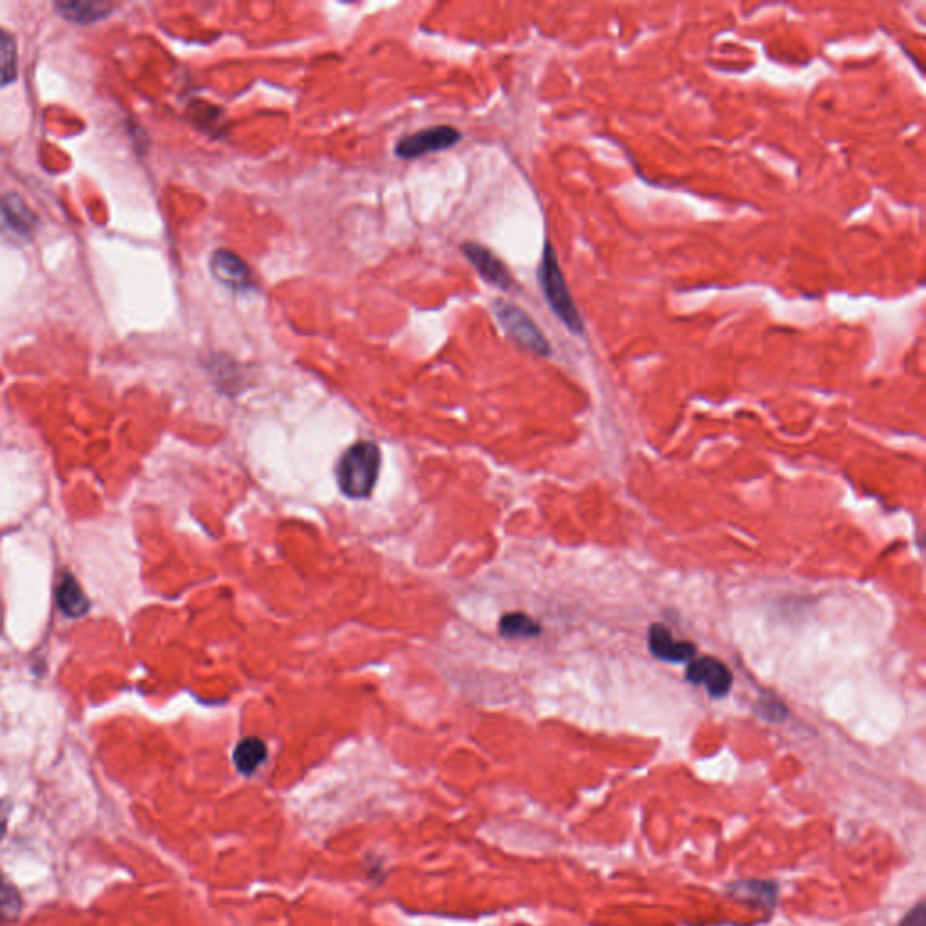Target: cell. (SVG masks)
Returning a JSON list of instances; mask_svg holds the SVG:
<instances>
[{
  "instance_id": "cell-1",
  "label": "cell",
  "mask_w": 926,
  "mask_h": 926,
  "mask_svg": "<svg viewBox=\"0 0 926 926\" xmlns=\"http://www.w3.org/2000/svg\"><path fill=\"white\" fill-rule=\"evenodd\" d=\"M380 449L373 442H357L342 454L337 467L341 491L351 500L368 498L380 473Z\"/></svg>"
},
{
  "instance_id": "cell-2",
  "label": "cell",
  "mask_w": 926,
  "mask_h": 926,
  "mask_svg": "<svg viewBox=\"0 0 926 926\" xmlns=\"http://www.w3.org/2000/svg\"><path fill=\"white\" fill-rule=\"evenodd\" d=\"M539 283H541V288H543V293H545V297L549 301L552 312L558 315L559 321L563 322L568 330L581 333L583 331L581 315L577 312L574 299L568 292L565 275L559 268L558 257H556V252H554V248L550 243L545 246L543 259H541V265H539Z\"/></svg>"
},
{
  "instance_id": "cell-3",
  "label": "cell",
  "mask_w": 926,
  "mask_h": 926,
  "mask_svg": "<svg viewBox=\"0 0 926 926\" xmlns=\"http://www.w3.org/2000/svg\"><path fill=\"white\" fill-rule=\"evenodd\" d=\"M494 312L500 321L501 328L511 337L512 341L520 344L521 348L532 351L541 357H547L550 353V344L545 335L541 333L538 326L530 319L527 313L523 312L514 304L505 303V301H496L494 303Z\"/></svg>"
},
{
  "instance_id": "cell-4",
  "label": "cell",
  "mask_w": 926,
  "mask_h": 926,
  "mask_svg": "<svg viewBox=\"0 0 926 926\" xmlns=\"http://www.w3.org/2000/svg\"><path fill=\"white\" fill-rule=\"evenodd\" d=\"M462 134L458 129L449 127V125H438V127H429L422 129L415 134H409L397 143V156L404 160H416L420 156H426L431 152L445 151L451 149L453 145L460 142Z\"/></svg>"
},
{
  "instance_id": "cell-5",
  "label": "cell",
  "mask_w": 926,
  "mask_h": 926,
  "mask_svg": "<svg viewBox=\"0 0 926 926\" xmlns=\"http://www.w3.org/2000/svg\"><path fill=\"white\" fill-rule=\"evenodd\" d=\"M214 279L232 290H245L252 286V272L241 257L230 250H216L210 259Z\"/></svg>"
},
{
  "instance_id": "cell-6",
  "label": "cell",
  "mask_w": 926,
  "mask_h": 926,
  "mask_svg": "<svg viewBox=\"0 0 926 926\" xmlns=\"http://www.w3.org/2000/svg\"><path fill=\"white\" fill-rule=\"evenodd\" d=\"M688 681L693 684H704L713 697L728 695L733 684V675L724 662L713 657H702L691 662L688 668Z\"/></svg>"
},
{
  "instance_id": "cell-7",
  "label": "cell",
  "mask_w": 926,
  "mask_h": 926,
  "mask_svg": "<svg viewBox=\"0 0 926 926\" xmlns=\"http://www.w3.org/2000/svg\"><path fill=\"white\" fill-rule=\"evenodd\" d=\"M462 250L465 257L471 261V265L480 272L487 283L496 284L500 288L511 286L512 279L507 266L503 265L491 250L476 245V243H465Z\"/></svg>"
},
{
  "instance_id": "cell-8",
  "label": "cell",
  "mask_w": 926,
  "mask_h": 926,
  "mask_svg": "<svg viewBox=\"0 0 926 926\" xmlns=\"http://www.w3.org/2000/svg\"><path fill=\"white\" fill-rule=\"evenodd\" d=\"M650 652L662 661L681 662L688 661L695 655V646L691 643L675 641L670 630L662 624H653L648 632Z\"/></svg>"
},
{
  "instance_id": "cell-9",
  "label": "cell",
  "mask_w": 926,
  "mask_h": 926,
  "mask_svg": "<svg viewBox=\"0 0 926 926\" xmlns=\"http://www.w3.org/2000/svg\"><path fill=\"white\" fill-rule=\"evenodd\" d=\"M57 605L67 617H82L89 610V601L75 577L62 574L57 586Z\"/></svg>"
},
{
  "instance_id": "cell-10",
  "label": "cell",
  "mask_w": 926,
  "mask_h": 926,
  "mask_svg": "<svg viewBox=\"0 0 926 926\" xmlns=\"http://www.w3.org/2000/svg\"><path fill=\"white\" fill-rule=\"evenodd\" d=\"M0 223L10 228L13 234L28 236L33 230L35 219L31 216L28 207L17 196L0 201Z\"/></svg>"
},
{
  "instance_id": "cell-11",
  "label": "cell",
  "mask_w": 926,
  "mask_h": 926,
  "mask_svg": "<svg viewBox=\"0 0 926 926\" xmlns=\"http://www.w3.org/2000/svg\"><path fill=\"white\" fill-rule=\"evenodd\" d=\"M266 755H268V749H266L265 742L261 738L248 737L237 744L236 751H234V764L239 773L252 775L263 766Z\"/></svg>"
},
{
  "instance_id": "cell-12",
  "label": "cell",
  "mask_w": 926,
  "mask_h": 926,
  "mask_svg": "<svg viewBox=\"0 0 926 926\" xmlns=\"http://www.w3.org/2000/svg\"><path fill=\"white\" fill-rule=\"evenodd\" d=\"M735 898L746 899L756 905L773 907L776 901V887L766 881H738L729 890Z\"/></svg>"
},
{
  "instance_id": "cell-13",
  "label": "cell",
  "mask_w": 926,
  "mask_h": 926,
  "mask_svg": "<svg viewBox=\"0 0 926 926\" xmlns=\"http://www.w3.org/2000/svg\"><path fill=\"white\" fill-rule=\"evenodd\" d=\"M57 10L67 20H73L78 24H93L96 20L107 17L111 8L100 2H60L57 4Z\"/></svg>"
},
{
  "instance_id": "cell-14",
  "label": "cell",
  "mask_w": 926,
  "mask_h": 926,
  "mask_svg": "<svg viewBox=\"0 0 926 926\" xmlns=\"http://www.w3.org/2000/svg\"><path fill=\"white\" fill-rule=\"evenodd\" d=\"M17 78V44L6 33L0 29V87L8 86Z\"/></svg>"
},
{
  "instance_id": "cell-15",
  "label": "cell",
  "mask_w": 926,
  "mask_h": 926,
  "mask_svg": "<svg viewBox=\"0 0 926 926\" xmlns=\"http://www.w3.org/2000/svg\"><path fill=\"white\" fill-rule=\"evenodd\" d=\"M22 901L17 889L0 876V926L13 923L20 914Z\"/></svg>"
},
{
  "instance_id": "cell-16",
  "label": "cell",
  "mask_w": 926,
  "mask_h": 926,
  "mask_svg": "<svg viewBox=\"0 0 926 926\" xmlns=\"http://www.w3.org/2000/svg\"><path fill=\"white\" fill-rule=\"evenodd\" d=\"M500 632L505 637H534L539 634V626L529 615L509 614L501 619Z\"/></svg>"
},
{
  "instance_id": "cell-17",
  "label": "cell",
  "mask_w": 926,
  "mask_h": 926,
  "mask_svg": "<svg viewBox=\"0 0 926 926\" xmlns=\"http://www.w3.org/2000/svg\"><path fill=\"white\" fill-rule=\"evenodd\" d=\"M899 926H926L925 903H919L916 908H912Z\"/></svg>"
},
{
  "instance_id": "cell-18",
  "label": "cell",
  "mask_w": 926,
  "mask_h": 926,
  "mask_svg": "<svg viewBox=\"0 0 926 926\" xmlns=\"http://www.w3.org/2000/svg\"><path fill=\"white\" fill-rule=\"evenodd\" d=\"M8 818H10V805L6 802H0V841L8 829Z\"/></svg>"
}]
</instances>
